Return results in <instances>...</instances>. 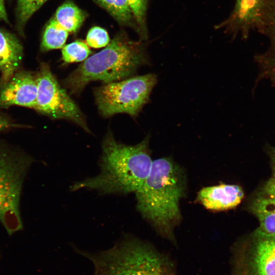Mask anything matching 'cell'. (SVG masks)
<instances>
[{
  "mask_svg": "<svg viewBox=\"0 0 275 275\" xmlns=\"http://www.w3.org/2000/svg\"><path fill=\"white\" fill-rule=\"evenodd\" d=\"M244 198V192L237 184H220L204 187L197 194L196 202L212 211H226L235 208Z\"/></svg>",
  "mask_w": 275,
  "mask_h": 275,
  "instance_id": "cell-10",
  "label": "cell"
},
{
  "mask_svg": "<svg viewBox=\"0 0 275 275\" xmlns=\"http://www.w3.org/2000/svg\"><path fill=\"white\" fill-rule=\"evenodd\" d=\"M263 0H236L229 22L245 35L251 28L257 27Z\"/></svg>",
  "mask_w": 275,
  "mask_h": 275,
  "instance_id": "cell-12",
  "label": "cell"
},
{
  "mask_svg": "<svg viewBox=\"0 0 275 275\" xmlns=\"http://www.w3.org/2000/svg\"><path fill=\"white\" fill-rule=\"evenodd\" d=\"M91 53V50L85 42L76 41L63 47L62 60L67 63L82 62L86 60Z\"/></svg>",
  "mask_w": 275,
  "mask_h": 275,
  "instance_id": "cell-19",
  "label": "cell"
},
{
  "mask_svg": "<svg viewBox=\"0 0 275 275\" xmlns=\"http://www.w3.org/2000/svg\"><path fill=\"white\" fill-rule=\"evenodd\" d=\"M105 9L117 20L129 23L133 18L127 0H94Z\"/></svg>",
  "mask_w": 275,
  "mask_h": 275,
  "instance_id": "cell-17",
  "label": "cell"
},
{
  "mask_svg": "<svg viewBox=\"0 0 275 275\" xmlns=\"http://www.w3.org/2000/svg\"><path fill=\"white\" fill-rule=\"evenodd\" d=\"M32 158L7 144H0V222L9 234L22 228L19 201Z\"/></svg>",
  "mask_w": 275,
  "mask_h": 275,
  "instance_id": "cell-5",
  "label": "cell"
},
{
  "mask_svg": "<svg viewBox=\"0 0 275 275\" xmlns=\"http://www.w3.org/2000/svg\"><path fill=\"white\" fill-rule=\"evenodd\" d=\"M270 160L272 167V174L265 183L260 195L268 197H275V149L270 152Z\"/></svg>",
  "mask_w": 275,
  "mask_h": 275,
  "instance_id": "cell-22",
  "label": "cell"
},
{
  "mask_svg": "<svg viewBox=\"0 0 275 275\" xmlns=\"http://www.w3.org/2000/svg\"><path fill=\"white\" fill-rule=\"evenodd\" d=\"M23 47L13 34L0 29V71L4 82L7 81L20 65Z\"/></svg>",
  "mask_w": 275,
  "mask_h": 275,
  "instance_id": "cell-11",
  "label": "cell"
},
{
  "mask_svg": "<svg viewBox=\"0 0 275 275\" xmlns=\"http://www.w3.org/2000/svg\"><path fill=\"white\" fill-rule=\"evenodd\" d=\"M11 126V122L7 119L0 116V131L8 129Z\"/></svg>",
  "mask_w": 275,
  "mask_h": 275,
  "instance_id": "cell-25",
  "label": "cell"
},
{
  "mask_svg": "<svg viewBox=\"0 0 275 275\" xmlns=\"http://www.w3.org/2000/svg\"><path fill=\"white\" fill-rule=\"evenodd\" d=\"M148 63L142 44L118 36L104 49L87 58L64 84L71 93L77 94L91 81L108 84L126 79Z\"/></svg>",
  "mask_w": 275,
  "mask_h": 275,
  "instance_id": "cell-3",
  "label": "cell"
},
{
  "mask_svg": "<svg viewBox=\"0 0 275 275\" xmlns=\"http://www.w3.org/2000/svg\"><path fill=\"white\" fill-rule=\"evenodd\" d=\"M0 20L4 21L6 23H9L4 0H0Z\"/></svg>",
  "mask_w": 275,
  "mask_h": 275,
  "instance_id": "cell-24",
  "label": "cell"
},
{
  "mask_svg": "<svg viewBox=\"0 0 275 275\" xmlns=\"http://www.w3.org/2000/svg\"><path fill=\"white\" fill-rule=\"evenodd\" d=\"M37 84L36 77L28 72L15 73L0 91V105H18L36 109Z\"/></svg>",
  "mask_w": 275,
  "mask_h": 275,
  "instance_id": "cell-9",
  "label": "cell"
},
{
  "mask_svg": "<svg viewBox=\"0 0 275 275\" xmlns=\"http://www.w3.org/2000/svg\"><path fill=\"white\" fill-rule=\"evenodd\" d=\"M257 27L269 38L270 42L269 53L265 58L269 69L275 78V0H263Z\"/></svg>",
  "mask_w": 275,
  "mask_h": 275,
  "instance_id": "cell-13",
  "label": "cell"
},
{
  "mask_svg": "<svg viewBox=\"0 0 275 275\" xmlns=\"http://www.w3.org/2000/svg\"><path fill=\"white\" fill-rule=\"evenodd\" d=\"M75 249L92 262L94 275H176L169 257L131 235L125 234L112 248L99 253Z\"/></svg>",
  "mask_w": 275,
  "mask_h": 275,
  "instance_id": "cell-4",
  "label": "cell"
},
{
  "mask_svg": "<svg viewBox=\"0 0 275 275\" xmlns=\"http://www.w3.org/2000/svg\"><path fill=\"white\" fill-rule=\"evenodd\" d=\"M148 135L135 145H127L118 142L108 132L102 143L99 173L74 183L70 190L86 188L102 195L135 193L143 185L151 169L153 160Z\"/></svg>",
  "mask_w": 275,
  "mask_h": 275,
  "instance_id": "cell-2",
  "label": "cell"
},
{
  "mask_svg": "<svg viewBox=\"0 0 275 275\" xmlns=\"http://www.w3.org/2000/svg\"><path fill=\"white\" fill-rule=\"evenodd\" d=\"M250 202L266 209L275 211V197H268L259 194L253 198Z\"/></svg>",
  "mask_w": 275,
  "mask_h": 275,
  "instance_id": "cell-23",
  "label": "cell"
},
{
  "mask_svg": "<svg viewBox=\"0 0 275 275\" xmlns=\"http://www.w3.org/2000/svg\"><path fill=\"white\" fill-rule=\"evenodd\" d=\"M68 32L54 18L47 25L43 35L41 49L43 51L62 47L68 37Z\"/></svg>",
  "mask_w": 275,
  "mask_h": 275,
  "instance_id": "cell-15",
  "label": "cell"
},
{
  "mask_svg": "<svg viewBox=\"0 0 275 275\" xmlns=\"http://www.w3.org/2000/svg\"><path fill=\"white\" fill-rule=\"evenodd\" d=\"M47 0H17L16 8L17 28L20 34L32 15Z\"/></svg>",
  "mask_w": 275,
  "mask_h": 275,
  "instance_id": "cell-18",
  "label": "cell"
},
{
  "mask_svg": "<svg viewBox=\"0 0 275 275\" xmlns=\"http://www.w3.org/2000/svg\"><path fill=\"white\" fill-rule=\"evenodd\" d=\"M36 79L37 96L35 109L54 119L72 121L90 132L84 115L60 86L49 65L45 63L41 65Z\"/></svg>",
  "mask_w": 275,
  "mask_h": 275,
  "instance_id": "cell-8",
  "label": "cell"
},
{
  "mask_svg": "<svg viewBox=\"0 0 275 275\" xmlns=\"http://www.w3.org/2000/svg\"><path fill=\"white\" fill-rule=\"evenodd\" d=\"M85 14L75 5L67 2L57 10L54 19L68 32H76L85 20Z\"/></svg>",
  "mask_w": 275,
  "mask_h": 275,
  "instance_id": "cell-14",
  "label": "cell"
},
{
  "mask_svg": "<svg viewBox=\"0 0 275 275\" xmlns=\"http://www.w3.org/2000/svg\"><path fill=\"white\" fill-rule=\"evenodd\" d=\"M186 177L171 157L153 160L150 173L136 192V208L162 237L176 244L175 228L182 219L180 202L185 195Z\"/></svg>",
  "mask_w": 275,
  "mask_h": 275,
  "instance_id": "cell-1",
  "label": "cell"
},
{
  "mask_svg": "<svg viewBox=\"0 0 275 275\" xmlns=\"http://www.w3.org/2000/svg\"><path fill=\"white\" fill-rule=\"evenodd\" d=\"M230 275H275V235L254 231L234 245Z\"/></svg>",
  "mask_w": 275,
  "mask_h": 275,
  "instance_id": "cell-7",
  "label": "cell"
},
{
  "mask_svg": "<svg viewBox=\"0 0 275 275\" xmlns=\"http://www.w3.org/2000/svg\"><path fill=\"white\" fill-rule=\"evenodd\" d=\"M127 1L133 18L141 29L145 30L147 0H127Z\"/></svg>",
  "mask_w": 275,
  "mask_h": 275,
  "instance_id": "cell-21",
  "label": "cell"
},
{
  "mask_svg": "<svg viewBox=\"0 0 275 275\" xmlns=\"http://www.w3.org/2000/svg\"><path fill=\"white\" fill-rule=\"evenodd\" d=\"M248 208L259 221V227L255 231L262 234L275 235V211L251 202L248 204Z\"/></svg>",
  "mask_w": 275,
  "mask_h": 275,
  "instance_id": "cell-16",
  "label": "cell"
},
{
  "mask_svg": "<svg viewBox=\"0 0 275 275\" xmlns=\"http://www.w3.org/2000/svg\"><path fill=\"white\" fill-rule=\"evenodd\" d=\"M109 42V38L107 32L101 28L93 27L87 34V44L92 47L101 48L107 45Z\"/></svg>",
  "mask_w": 275,
  "mask_h": 275,
  "instance_id": "cell-20",
  "label": "cell"
},
{
  "mask_svg": "<svg viewBox=\"0 0 275 275\" xmlns=\"http://www.w3.org/2000/svg\"><path fill=\"white\" fill-rule=\"evenodd\" d=\"M157 82V75L149 73L105 84L94 91L98 109L105 117L118 113L135 117L149 101Z\"/></svg>",
  "mask_w": 275,
  "mask_h": 275,
  "instance_id": "cell-6",
  "label": "cell"
}]
</instances>
